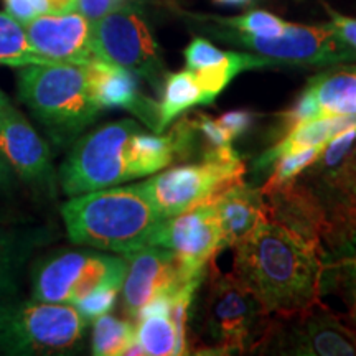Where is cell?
Here are the masks:
<instances>
[{"instance_id": "6da1fadb", "label": "cell", "mask_w": 356, "mask_h": 356, "mask_svg": "<svg viewBox=\"0 0 356 356\" xmlns=\"http://www.w3.org/2000/svg\"><path fill=\"white\" fill-rule=\"evenodd\" d=\"M234 248V274L267 314L291 317L322 302V251L300 234L267 220Z\"/></svg>"}, {"instance_id": "7a4b0ae2", "label": "cell", "mask_w": 356, "mask_h": 356, "mask_svg": "<svg viewBox=\"0 0 356 356\" xmlns=\"http://www.w3.org/2000/svg\"><path fill=\"white\" fill-rule=\"evenodd\" d=\"M61 216L74 244L124 256L149 246L163 221L137 185L78 195L63 204Z\"/></svg>"}, {"instance_id": "3957f363", "label": "cell", "mask_w": 356, "mask_h": 356, "mask_svg": "<svg viewBox=\"0 0 356 356\" xmlns=\"http://www.w3.org/2000/svg\"><path fill=\"white\" fill-rule=\"evenodd\" d=\"M19 96L56 140L76 137L102 111L92 92L86 65L22 66Z\"/></svg>"}, {"instance_id": "277c9868", "label": "cell", "mask_w": 356, "mask_h": 356, "mask_svg": "<svg viewBox=\"0 0 356 356\" xmlns=\"http://www.w3.org/2000/svg\"><path fill=\"white\" fill-rule=\"evenodd\" d=\"M140 132L136 121L122 119L79 139L60 168L65 193L78 197L144 177L137 145Z\"/></svg>"}, {"instance_id": "5b68a950", "label": "cell", "mask_w": 356, "mask_h": 356, "mask_svg": "<svg viewBox=\"0 0 356 356\" xmlns=\"http://www.w3.org/2000/svg\"><path fill=\"white\" fill-rule=\"evenodd\" d=\"M269 314L241 279L213 267L203 305L202 332L211 353H243L262 348L269 332Z\"/></svg>"}, {"instance_id": "8992f818", "label": "cell", "mask_w": 356, "mask_h": 356, "mask_svg": "<svg viewBox=\"0 0 356 356\" xmlns=\"http://www.w3.org/2000/svg\"><path fill=\"white\" fill-rule=\"evenodd\" d=\"M88 320L71 304L44 300L0 304V351L7 355H66L81 343Z\"/></svg>"}, {"instance_id": "52a82bcc", "label": "cell", "mask_w": 356, "mask_h": 356, "mask_svg": "<svg viewBox=\"0 0 356 356\" xmlns=\"http://www.w3.org/2000/svg\"><path fill=\"white\" fill-rule=\"evenodd\" d=\"M126 270V257L92 251H61L35 267L33 299L74 305L97 289H121Z\"/></svg>"}, {"instance_id": "ba28073f", "label": "cell", "mask_w": 356, "mask_h": 356, "mask_svg": "<svg viewBox=\"0 0 356 356\" xmlns=\"http://www.w3.org/2000/svg\"><path fill=\"white\" fill-rule=\"evenodd\" d=\"M91 48L97 60L132 71L162 91L165 65L149 25L134 6L127 3L91 22Z\"/></svg>"}, {"instance_id": "9c48e42d", "label": "cell", "mask_w": 356, "mask_h": 356, "mask_svg": "<svg viewBox=\"0 0 356 356\" xmlns=\"http://www.w3.org/2000/svg\"><path fill=\"white\" fill-rule=\"evenodd\" d=\"M220 37L277 63L330 66L356 60L355 48L337 33L332 24L318 26L287 24L277 37H256L229 29L221 32Z\"/></svg>"}, {"instance_id": "30bf717a", "label": "cell", "mask_w": 356, "mask_h": 356, "mask_svg": "<svg viewBox=\"0 0 356 356\" xmlns=\"http://www.w3.org/2000/svg\"><path fill=\"white\" fill-rule=\"evenodd\" d=\"M244 168V163L225 165L218 162L178 165L157 173L137 186L154 204L159 215L167 220L243 181Z\"/></svg>"}, {"instance_id": "8fae6325", "label": "cell", "mask_w": 356, "mask_h": 356, "mask_svg": "<svg viewBox=\"0 0 356 356\" xmlns=\"http://www.w3.org/2000/svg\"><path fill=\"white\" fill-rule=\"evenodd\" d=\"M150 244L172 251L181 279L203 282L208 262L221 251V229L213 200L163 220Z\"/></svg>"}, {"instance_id": "7c38bea8", "label": "cell", "mask_w": 356, "mask_h": 356, "mask_svg": "<svg viewBox=\"0 0 356 356\" xmlns=\"http://www.w3.org/2000/svg\"><path fill=\"white\" fill-rule=\"evenodd\" d=\"M287 320L289 327L284 328L277 320H270L266 343L277 341L275 348L286 355L307 356H355L356 355V332L343 323L338 315L327 309L322 302L310 307Z\"/></svg>"}, {"instance_id": "4fadbf2b", "label": "cell", "mask_w": 356, "mask_h": 356, "mask_svg": "<svg viewBox=\"0 0 356 356\" xmlns=\"http://www.w3.org/2000/svg\"><path fill=\"white\" fill-rule=\"evenodd\" d=\"M124 257L127 259V270L121 287L122 307L134 322L149 302L162 296H172L178 287L186 284L178 273L175 256L165 248L149 244Z\"/></svg>"}, {"instance_id": "5bb4252c", "label": "cell", "mask_w": 356, "mask_h": 356, "mask_svg": "<svg viewBox=\"0 0 356 356\" xmlns=\"http://www.w3.org/2000/svg\"><path fill=\"white\" fill-rule=\"evenodd\" d=\"M32 48L48 63L88 65L96 60L91 48V22L78 10L42 13L24 25Z\"/></svg>"}, {"instance_id": "9a60e30c", "label": "cell", "mask_w": 356, "mask_h": 356, "mask_svg": "<svg viewBox=\"0 0 356 356\" xmlns=\"http://www.w3.org/2000/svg\"><path fill=\"white\" fill-rule=\"evenodd\" d=\"M0 152L26 184L51 186L55 181L50 147L10 102L0 106Z\"/></svg>"}, {"instance_id": "2e32d148", "label": "cell", "mask_w": 356, "mask_h": 356, "mask_svg": "<svg viewBox=\"0 0 356 356\" xmlns=\"http://www.w3.org/2000/svg\"><path fill=\"white\" fill-rule=\"evenodd\" d=\"M185 65L203 88L210 104L233 81L234 76L248 70H259L279 65L261 55L239 51H222L204 38H193L185 48Z\"/></svg>"}, {"instance_id": "e0dca14e", "label": "cell", "mask_w": 356, "mask_h": 356, "mask_svg": "<svg viewBox=\"0 0 356 356\" xmlns=\"http://www.w3.org/2000/svg\"><path fill=\"white\" fill-rule=\"evenodd\" d=\"M96 101L104 108H122L136 114L147 127L159 134V104L140 92L137 74L102 60L86 65Z\"/></svg>"}, {"instance_id": "ac0fdd59", "label": "cell", "mask_w": 356, "mask_h": 356, "mask_svg": "<svg viewBox=\"0 0 356 356\" xmlns=\"http://www.w3.org/2000/svg\"><path fill=\"white\" fill-rule=\"evenodd\" d=\"M211 200L221 229V249L236 246L259 222L269 220V208L262 191L243 181L228 186Z\"/></svg>"}, {"instance_id": "d6986e66", "label": "cell", "mask_w": 356, "mask_h": 356, "mask_svg": "<svg viewBox=\"0 0 356 356\" xmlns=\"http://www.w3.org/2000/svg\"><path fill=\"white\" fill-rule=\"evenodd\" d=\"M353 126H356V118H351V115H328V118H317L296 124L282 140L266 150L256 160L254 168L256 170H267V168H273L275 162L284 155L300 152L310 147L327 145L338 134Z\"/></svg>"}, {"instance_id": "ffe728a7", "label": "cell", "mask_w": 356, "mask_h": 356, "mask_svg": "<svg viewBox=\"0 0 356 356\" xmlns=\"http://www.w3.org/2000/svg\"><path fill=\"white\" fill-rule=\"evenodd\" d=\"M304 92L314 102L317 118H356V66L323 71L310 78Z\"/></svg>"}, {"instance_id": "44dd1931", "label": "cell", "mask_w": 356, "mask_h": 356, "mask_svg": "<svg viewBox=\"0 0 356 356\" xmlns=\"http://www.w3.org/2000/svg\"><path fill=\"white\" fill-rule=\"evenodd\" d=\"M159 102V134L181 113L198 104H210L203 88L190 70L170 73L165 76Z\"/></svg>"}, {"instance_id": "7402d4cb", "label": "cell", "mask_w": 356, "mask_h": 356, "mask_svg": "<svg viewBox=\"0 0 356 356\" xmlns=\"http://www.w3.org/2000/svg\"><path fill=\"white\" fill-rule=\"evenodd\" d=\"M136 340L145 350V355H186L185 348L180 343V338H178L175 323L172 322L168 312L140 315L136 320Z\"/></svg>"}, {"instance_id": "603a6c76", "label": "cell", "mask_w": 356, "mask_h": 356, "mask_svg": "<svg viewBox=\"0 0 356 356\" xmlns=\"http://www.w3.org/2000/svg\"><path fill=\"white\" fill-rule=\"evenodd\" d=\"M38 63H48V61H44L33 50L24 25L8 13L0 12V65L22 68V66Z\"/></svg>"}, {"instance_id": "cb8c5ba5", "label": "cell", "mask_w": 356, "mask_h": 356, "mask_svg": "<svg viewBox=\"0 0 356 356\" xmlns=\"http://www.w3.org/2000/svg\"><path fill=\"white\" fill-rule=\"evenodd\" d=\"M136 341V327L127 320L104 314L95 318L92 328V355L119 356Z\"/></svg>"}, {"instance_id": "d4e9b609", "label": "cell", "mask_w": 356, "mask_h": 356, "mask_svg": "<svg viewBox=\"0 0 356 356\" xmlns=\"http://www.w3.org/2000/svg\"><path fill=\"white\" fill-rule=\"evenodd\" d=\"M338 287L350 302L356 297V231L335 254L323 257L322 287Z\"/></svg>"}, {"instance_id": "484cf974", "label": "cell", "mask_w": 356, "mask_h": 356, "mask_svg": "<svg viewBox=\"0 0 356 356\" xmlns=\"http://www.w3.org/2000/svg\"><path fill=\"white\" fill-rule=\"evenodd\" d=\"M218 24L228 26L236 32L246 35H256V37H277L286 30L287 22L279 19L277 15L264 10H251L241 17L234 19H213Z\"/></svg>"}, {"instance_id": "4316f807", "label": "cell", "mask_w": 356, "mask_h": 356, "mask_svg": "<svg viewBox=\"0 0 356 356\" xmlns=\"http://www.w3.org/2000/svg\"><path fill=\"white\" fill-rule=\"evenodd\" d=\"M323 147H310V149H304L300 150V152L287 154L284 155V157H280L277 162H275L270 177L267 178L264 186L261 188L262 193H267L269 190L277 188V186L293 180V178L299 175L302 170H305V168L318 157Z\"/></svg>"}, {"instance_id": "83f0119b", "label": "cell", "mask_w": 356, "mask_h": 356, "mask_svg": "<svg viewBox=\"0 0 356 356\" xmlns=\"http://www.w3.org/2000/svg\"><path fill=\"white\" fill-rule=\"evenodd\" d=\"M26 256V243H19L10 234L0 241V297L15 287V277Z\"/></svg>"}, {"instance_id": "f1b7e54d", "label": "cell", "mask_w": 356, "mask_h": 356, "mask_svg": "<svg viewBox=\"0 0 356 356\" xmlns=\"http://www.w3.org/2000/svg\"><path fill=\"white\" fill-rule=\"evenodd\" d=\"M119 291H121V289L115 287L97 289V291L91 292L89 296L83 297L81 300H78L74 307H76L79 314L89 322V320H95L97 317H101V315L109 314V312L114 309Z\"/></svg>"}, {"instance_id": "f546056e", "label": "cell", "mask_w": 356, "mask_h": 356, "mask_svg": "<svg viewBox=\"0 0 356 356\" xmlns=\"http://www.w3.org/2000/svg\"><path fill=\"white\" fill-rule=\"evenodd\" d=\"M218 126L228 134L231 140L241 137L254 122V114L249 111H229L216 119Z\"/></svg>"}, {"instance_id": "4dcf8cb0", "label": "cell", "mask_w": 356, "mask_h": 356, "mask_svg": "<svg viewBox=\"0 0 356 356\" xmlns=\"http://www.w3.org/2000/svg\"><path fill=\"white\" fill-rule=\"evenodd\" d=\"M129 0H76V10L89 22L99 20L101 17L127 6Z\"/></svg>"}, {"instance_id": "1f68e13d", "label": "cell", "mask_w": 356, "mask_h": 356, "mask_svg": "<svg viewBox=\"0 0 356 356\" xmlns=\"http://www.w3.org/2000/svg\"><path fill=\"white\" fill-rule=\"evenodd\" d=\"M328 12H330V17H332L330 24L333 29L337 30V33L340 35V37L343 38L351 48H355L356 50V19L340 15V13L332 12V10Z\"/></svg>"}, {"instance_id": "d6a6232c", "label": "cell", "mask_w": 356, "mask_h": 356, "mask_svg": "<svg viewBox=\"0 0 356 356\" xmlns=\"http://www.w3.org/2000/svg\"><path fill=\"white\" fill-rule=\"evenodd\" d=\"M6 2V10L10 17H13L22 25L30 22L38 15L29 0H3Z\"/></svg>"}, {"instance_id": "836d02e7", "label": "cell", "mask_w": 356, "mask_h": 356, "mask_svg": "<svg viewBox=\"0 0 356 356\" xmlns=\"http://www.w3.org/2000/svg\"><path fill=\"white\" fill-rule=\"evenodd\" d=\"M38 15L76 10V0H29Z\"/></svg>"}, {"instance_id": "e575fe53", "label": "cell", "mask_w": 356, "mask_h": 356, "mask_svg": "<svg viewBox=\"0 0 356 356\" xmlns=\"http://www.w3.org/2000/svg\"><path fill=\"white\" fill-rule=\"evenodd\" d=\"M12 168L7 163V160L3 159L2 152H0V186H6L10 184V178H12Z\"/></svg>"}, {"instance_id": "d590c367", "label": "cell", "mask_w": 356, "mask_h": 356, "mask_svg": "<svg viewBox=\"0 0 356 356\" xmlns=\"http://www.w3.org/2000/svg\"><path fill=\"white\" fill-rule=\"evenodd\" d=\"M218 3H225V6H248V3L254 2V0H216Z\"/></svg>"}, {"instance_id": "8d00e7d4", "label": "cell", "mask_w": 356, "mask_h": 356, "mask_svg": "<svg viewBox=\"0 0 356 356\" xmlns=\"http://www.w3.org/2000/svg\"><path fill=\"white\" fill-rule=\"evenodd\" d=\"M350 317H351V322H353L355 328H356V297L353 300H351V312H350Z\"/></svg>"}, {"instance_id": "74e56055", "label": "cell", "mask_w": 356, "mask_h": 356, "mask_svg": "<svg viewBox=\"0 0 356 356\" xmlns=\"http://www.w3.org/2000/svg\"><path fill=\"white\" fill-rule=\"evenodd\" d=\"M6 102H8V99H7V96H6V95H3V92H2V91H0V106H2V104H6Z\"/></svg>"}, {"instance_id": "f35d334b", "label": "cell", "mask_w": 356, "mask_h": 356, "mask_svg": "<svg viewBox=\"0 0 356 356\" xmlns=\"http://www.w3.org/2000/svg\"><path fill=\"white\" fill-rule=\"evenodd\" d=\"M8 236H10V234H8V233H6V231H2V229H0V241H2V239H6V238H8Z\"/></svg>"}]
</instances>
